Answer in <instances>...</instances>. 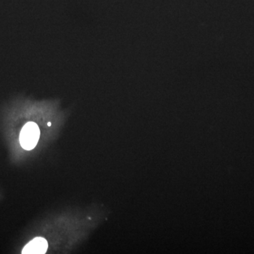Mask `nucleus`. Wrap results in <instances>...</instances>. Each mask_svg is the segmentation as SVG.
<instances>
[{
  "mask_svg": "<svg viewBox=\"0 0 254 254\" xmlns=\"http://www.w3.org/2000/svg\"><path fill=\"white\" fill-rule=\"evenodd\" d=\"M48 126H49V127L51 126V125H52L51 123H48Z\"/></svg>",
  "mask_w": 254,
  "mask_h": 254,
  "instance_id": "7ed1b4c3",
  "label": "nucleus"
},
{
  "mask_svg": "<svg viewBox=\"0 0 254 254\" xmlns=\"http://www.w3.org/2000/svg\"><path fill=\"white\" fill-rule=\"evenodd\" d=\"M40 135L41 132L38 125L31 122L28 123L24 125L20 133V144L23 149L33 150L38 144Z\"/></svg>",
  "mask_w": 254,
  "mask_h": 254,
  "instance_id": "f257e3e1",
  "label": "nucleus"
},
{
  "mask_svg": "<svg viewBox=\"0 0 254 254\" xmlns=\"http://www.w3.org/2000/svg\"><path fill=\"white\" fill-rule=\"evenodd\" d=\"M48 248V242L43 237H36L25 246L23 254H44Z\"/></svg>",
  "mask_w": 254,
  "mask_h": 254,
  "instance_id": "f03ea898",
  "label": "nucleus"
}]
</instances>
